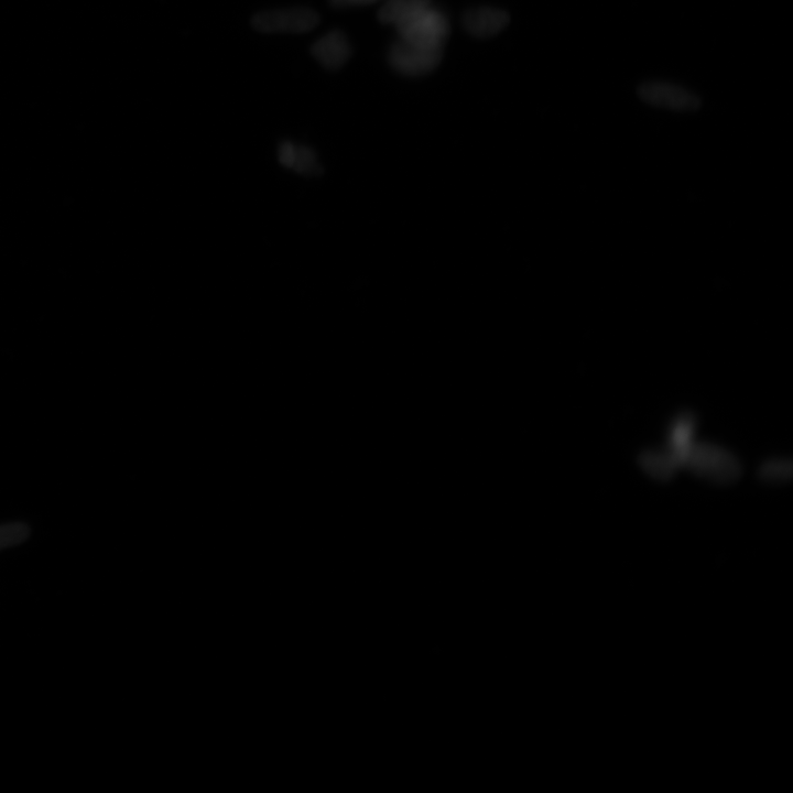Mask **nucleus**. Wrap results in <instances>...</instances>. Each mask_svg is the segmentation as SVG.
Listing matches in <instances>:
<instances>
[{
	"label": "nucleus",
	"instance_id": "9d476101",
	"mask_svg": "<svg viewBox=\"0 0 793 793\" xmlns=\"http://www.w3.org/2000/svg\"><path fill=\"white\" fill-rule=\"evenodd\" d=\"M695 429H697V417L690 412L679 415L671 423L668 448L677 452L686 447L692 442Z\"/></svg>",
	"mask_w": 793,
	"mask_h": 793
},
{
	"label": "nucleus",
	"instance_id": "9b49d317",
	"mask_svg": "<svg viewBox=\"0 0 793 793\" xmlns=\"http://www.w3.org/2000/svg\"><path fill=\"white\" fill-rule=\"evenodd\" d=\"M30 535L31 529L23 521L0 525V552L23 545Z\"/></svg>",
	"mask_w": 793,
	"mask_h": 793
},
{
	"label": "nucleus",
	"instance_id": "7ed1b4c3",
	"mask_svg": "<svg viewBox=\"0 0 793 793\" xmlns=\"http://www.w3.org/2000/svg\"><path fill=\"white\" fill-rule=\"evenodd\" d=\"M399 39L430 49H442L450 35V21L440 9L430 6L398 30Z\"/></svg>",
	"mask_w": 793,
	"mask_h": 793
},
{
	"label": "nucleus",
	"instance_id": "423d86ee",
	"mask_svg": "<svg viewBox=\"0 0 793 793\" xmlns=\"http://www.w3.org/2000/svg\"><path fill=\"white\" fill-rule=\"evenodd\" d=\"M509 24V16L504 10L492 7H479L467 10L463 26L476 38H490L502 32Z\"/></svg>",
	"mask_w": 793,
	"mask_h": 793
},
{
	"label": "nucleus",
	"instance_id": "0eeeda50",
	"mask_svg": "<svg viewBox=\"0 0 793 793\" xmlns=\"http://www.w3.org/2000/svg\"><path fill=\"white\" fill-rule=\"evenodd\" d=\"M311 53L323 68L339 70L349 61L352 48L341 31H332L314 43Z\"/></svg>",
	"mask_w": 793,
	"mask_h": 793
},
{
	"label": "nucleus",
	"instance_id": "f257e3e1",
	"mask_svg": "<svg viewBox=\"0 0 793 793\" xmlns=\"http://www.w3.org/2000/svg\"><path fill=\"white\" fill-rule=\"evenodd\" d=\"M673 453L677 455L681 467H686L693 474L714 483H732L743 472L742 464L736 456L711 443L692 441Z\"/></svg>",
	"mask_w": 793,
	"mask_h": 793
},
{
	"label": "nucleus",
	"instance_id": "f8f14e48",
	"mask_svg": "<svg viewBox=\"0 0 793 793\" xmlns=\"http://www.w3.org/2000/svg\"><path fill=\"white\" fill-rule=\"evenodd\" d=\"M793 463L791 460L774 459L765 462L758 471L760 479L771 483H784L791 479Z\"/></svg>",
	"mask_w": 793,
	"mask_h": 793
},
{
	"label": "nucleus",
	"instance_id": "f03ea898",
	"mask_svg": "<svg viewBox=\"0 0 793 793\" xmlns=\"http://www.w3.org/2000/svg\"><path fill=\"white\" fill-rule=\"evenodd\" d=\"M319 23V15L303 7L268 10L252 19L253 27L262 34H306Z\"/></svg>",
	"mask_w": 793,
	"mask_h": 793
},
{
	"label": "nucleus",
	"instance_id": "20e7f679",
	"mask_svg": "<svg viewBox=\"0 0 793 793\" xmlns=\"http://www.w3.org/2000/svg\"><path fill=\"white\" fill-rule=\"evenodd\" d=\"M442 49H430L399 39L389 52V61L399 73L409 76L425 75L438 67Z\"/></svg>",
	"mask_w": 793,
	"mask_h": 793
},
{
	"label": "nucleus",
	"instance_id": "39448f33",
	"mask_svg": "<svg viewBox=\"0 0 793 793\" xmlns=\"http://www.w3.org/2000/svg\"><path fill=\"white\" fill-rule=\"evenodd\" d=\"M638 95L650 105L673 111H697L702 104L699 96L666 82L645 83L638 89Z\"/></svg>",
	"mask_w": 793,
	"mask_h": 793
},
{
	"label": "nucleus",
	"instance_id": "ddd939ff",
	"mask_svg": "<svg viewBox=\"0 0 793 793\" xmlns=\"http://www.w3.org/2000/svg\"><path fill=\"white\" fill-rule=\"evenodd\" d=\"M330 2L334 7L342 8L374 4L378 2V0H330Z\"/></svg>",
	"mask_w": 793,
	"mask_h": 793
},
{
	"label": "nucleus",
	"instance_id": "6e6552de",
	"mask_svg": "<svg viewBox=\"0 0 793 793\" xmlns=\"http://www.w3.org/2000/svg\"><path fill=\"white\" fill-rule=\"evenodd\" d=\"M432 6V0H387L379 12L382 23L397 30Z\"/></svg>",
	"mask_w": 793,
	"mask_h": 793
},
{
	"label": "nucleus",
	"instance_id": "1a4fd4ad",
	"mask_svg": "<svg viewBox=\"0 0 793 793\" xmlns=\"http://www.w3.org/2000/svg\"><path fill=\"white\" fill-rule=\"evenodd\" d=\"M638 463L650 476L660 481L672 479L681 467L676 454L668 448L645 451L639 455Z\"/></svg>",
	"mask_w": 793,
	"mask_h": 793
}]
</instances>
